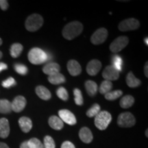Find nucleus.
Returning a JSON list of instances; mask_svg holds the SVG:
<instances>
[{"label":"nucleus","mask_w":148,"mask_h":148,"mask_svg":"<svg viewBox=\"0 0 148 148\" xmlns=\"http://www.w3.org/2000/svg\"><path fill=\"white\" fill-rule=\"evenodd\" d=\"M83 31V25L80 22L75 21L68 23L62 29V36L67 40H73L78 36Z\"/></svg>","instance_id":"nucleus-1"},{"label":"nucleus","mask_w":148,"mask_h":148,"mask_svg":"<svg viewBox=\"0 0 148 148\" xmlns=\"http://www.w3.org/2000/svg\"><path fill=\"white\" fill-rule=\"evenodd\" d=\"M28 60L33 64H40L48 60V56L42 49L38 47L31 49L28 52Z\"/></svg>","instance_id":"nucleus-2"},{"label":"nucleus","mask_w":148,"mask_h":148,"mask_svg":"<svg viewBox=\"0 0 148 148\" xmlns=\"http://www.w3.org/2000/svg\"><path fill=\"white\" fill-rule=\"evenodd\" d=\"M43 18L38 14H32L25 21V28L29 32H36L42 26Z\"/></svg>","instance_id":"nucleus-3"},{"label":"nucleus","mask_w":148,"mask_h":148,"mask_svg":"<svg viewBox=\"0 0 148 148\" xmlns=\"http://www.w3.org/2000/svg\"><path fill=\"white\" fill-rule=\"evenodd\" d=\"M112 120V116L108 111H100L95 116V125L100 130L107 128Z\"/></svg>","instance_id":"nucleus-4"},{"label":"nucleus","mask_w":148,"mask_h":148,"mask_svg":"<svg viewBox=\"0 0 148 148\" xmlns=\"http://www.w3.org/2000/svg\"><path fill=\"white\" fill-rule=\"evenodd\" d=\"M134 116L129 112L121 113L117 118V124L121 127H130L135 125Z\"/></svg>","instance_id":"nucleus-5"},{"label":"nucleus","mask_w":148,"mask_h":148,"mask_svg":"<svg viewBox=\"0 0 148 148\" xmlns=\"http://www.w3.org/2000/svg\"><path fill=\"white\" fill-rule=\"evenodd\" d=\"M140 26V23L136 18H130L122 21L119 23L118 28L121 32H127V31L134 30L138 28Z\"/></svg>","instance_id":"nucleus-6"},{"label":"nucleus","mask_w":148,"mask_h":148,"mask_svg":"<svg viewBox=\"0 0 148 148\" xmlns=\"http://www.w3.org/2000/svg\"><path fill=\"white\" fill-rule=\"evenodd\" d=\"M129 43V39L127 36H121L116 38L115 40L111 42L110 45V49L112 52L117 53L121 51L122 49L127 45Z\"/></svg>","instance_id":"nucleus-7"},{"label":"nucleus","mask_w":148,"mask_h":148,"mask_svg":"<svg viewBox=\"0 0 148 148\" xmlns=\"http://www.w3.org/2000/svg\"><path fill=\"white\" fill-rule=\"evenodd\" d=\"M108 38V30L106 28H99L97 29L90 37V42L94 45H100Z\"/></svg>","instance_id":"nucleus-8"},{"label":"nucleus","mask_w":148,"mask_h":148,"mask_svg":"<svg viewBox=\"0 0 148 148\" xmlns=\"http://www.w3.org/2000/svg\"><path fill=\"white\" fill-rule=\"evenodd\" d=\"M102 76L105 80H108L110 82L116 80L119 77V71H117L112 65H108L106 66V68L103 71Z\"/></svg>","instance_id":"nucleus-9"},{"label":"nucleus","mask_w":148,"mask_h":148,"mask_svg":"<svg viewBox=\"0 0 148 148\" xmlns=\"http://www.w3.org/2000/svg\"><path fill=\"white\" fill-rule=\"evenodd\" d=\"M58 114L60 119L62 120V121L65 122L67 124L71 125L76 124V118H75V115H74L71 111H69V110L62 109V110H59Z\"/></svg>","instance_id":"nucleus-10"},{"label":"nucleus","mask_w":148,"mask_h":148,"mask_svg":"<svg viewBox=\"0 0 148 148\" xmlns=\"http://www.w3.org/2000/svg\"><path fill=\"white\" fill-rule=\"evenodd\" d=\"M26 99L22 95H18L14 98L11 102V106H12V110L15 112H20L25 108L26 106Z\"/></svg>","instance_id":"nucleus-11"},{"label":"nucleus","mask_w":148,"mask_h":148,"mask_svg":"<svg viewBox=\"0 0 148 148\" xmlns=\"http://www.w3.org/2000/svg\"><path fill=\"white\" fill-rule=\"evenodd\" d=\"M101 66L102 64L100 61L94 59V60H90L86 66V72L88 75H91V76H95L100 71Z\"/></svg>","instance_id":"nucleus-12"},{"label":"nucleus","mask_w":148,"mask_h":148,"mask_svg":"<svg viewBox=\"0 0 148 148\" xmlns=\"http://www.w3.org/2000/svg\"><path fill=\"white\" fill-rule=\"evenodd\" d=\"M67 70L72 76H77L82 72V67L77 61L70 60L67 62Z\"/></svg>","instance_id":"nucleus-13"},{"label":"nucleus","mask_w":148,"mask_h":148,"mask_svg":"<svg viewBox=\"0 0 148 148\" xmlns=\"http://www.w3.org/2000/svg\"><path fill=\"white\" fill-rule=\"evenodd\" d=\"M79 137L81 140L85 143H90L93 138L91 131L86 127L81 128L79 132Z\"/></svg>","instance_id":"nucleus-14"},{"label":"nucleus","mask_w":148,"mask_h":148,"mask_svg":"<svg viewBox=\"0 0 148 148\" xmlns=\"http://www.w3.org/2000/svg\"><path fill=\"white\" fill-rule=\"evenodd\" d=\"M10 134V125L8 120L5 118L0 119V137L5 138Z\"/></svg>","instance_id":"nucleus-15"},{"label":"nucleus","mask_w":148,"mask_h":148,"mask_svg":"<svg viewBox=\"0 0 148 148\" xmlns=\"http://www.w3.org/2000/svg\"><path fill=\"white\" fill-rule=\"evenodd\" d=\"M18 125L23 132L27 133L32 127V120L27 116H22L18 120Z\"/></svg>","instance_id":"nucleus-16"},{"label":"nucleus","mask_w":148,"mask_h":148,"mask_svg":"<svg viewBox=\"0 0 148 148\" xmlns=\"http://www.w3.org/2000/svg\"><path fill=\"white\" fill-rule=\"evenodd\" d=\"M60 70V66L56 62H49L44 66L42 68V71L44 73L47 74L48 75H53V74L59 73Z\"/></svg>","instance_id":"nucleus-17"},{"label":"nucleus","mask_w":148,"mask_h":148,"mask_svg":"<svg viewBox=\"0 0 148 148\" xmlns=\"http://www.w3.org/2000/svg\"><path fill=\"white\" fill-rule=\"evenodd\" d=\"M36 95L42 100H49L51 97V92L43 86H38L35 89Z\"/></svg>","instance_id":"nucleus-18"},{"label":"nucleus","mask_w":148,"mask_h":148,"mask_svg":"<svg viewBox=\"0 0 148 148\" xmlns=\"http://www.w3.org/2000/svg\"><path fill=\"white\" fill-rule=\"evenodd\" d=\"M49 125L51 128L56 130H60L64 126L63 121L57 116H51L49 119Z\"/></svg>","instance_id":"nucleus-19"},{"label":"nucleus","mask_w":148,"mask_h":148,"mask_svg":"<svg viewBox=\"0 0 148 148\" xmlns=\"http://www.w3.org/2000/svg\"><path fill=\"white\" fill-rule=\"evenodd\" d=\"M127 85L130 88H136L140 86V81L139 79L134 76L132 71L129 72L126 77Z\"/></svg>","instance_id":"nucleus-20"},{"label":"nucleus","mask_w":148,"mask_h":148,"mask_svg":"<svg viewBox=\"0 0 148 148\" xmlns=\"http://www.w3.org/2000/svg\"><path fill=\"white\" fill-rule=\"evenodd\" d=\"M84 85L85 88H86V90L88 95L92 97V96L96 95L98 89L97 83L92 80H87L85 82Z\"/></svg>","instance_id":"nucleus-21"},{"label":"nucleus","mask_w":148,"mask_h":148,"mask_svg":"<svg viewBox=\"0 0 148 148\" xmlns=\"http://www.w3.org/2000/svg\"><path fill=\"white\" fill-rule=\"evenodd\" d=\"M48 80L52 84H60L65 82V77L62 75V73H59L53 74V75H49L48 77Z\"/></svg>","instance_id":"nucleus-22"},{"label":"nucleus","mask_w":148,"mask_h":148,"mask_svg":"<svg viewBox=\"0 0 148 148\" xmlns=\"http://www.w3.org/2000/svg\"><path fill=\"white\" fill-rule=\"evenodd\" d=\"M134 103V98L130 95L123 96L120 100V106L123 108H128L132 106Z\"/></svg>","instance_id":"nucleus-23"},{"label":"nucleus","mask_w":148,"mask_h":148,"mask_svg":"<svg viewBox=\"0 0 148 148\" xmlns=\"http://www.w3.org/2000/svg\"><path fill=\"white\" fill-rule=\"evenodd\" d=\"M23 49V47L20 43H14L11 45L10 52L12 58H17L21 55Z\"/></svg>","instance_id":"nucleus-24"},{"label":"nucleus","mask_w":148,"mask_h":148,"mask_svg":"<svg viewBox=\"0 0 148 148\" xmlns=\"http://www.w3.org/2000/svg\"><path fill=\"white\" fill-rule=\"evenodd\" d=\"M12 111L11 102L7 99H0V112L8 114Z\"/></svg>","instance_id":"nucleus-25"},{"label":"nucleus","mask_w":148,"mask_h":148,"mask_svg":"<svg viewBox=\"0 0 148 148\" xmlns=\"http://www.w3.org/2000/svg\"><path fill=\"white\" fill-rule=\"evenodd\" d=\"M112 88V83L110 81L104 80L101 83L99 86V92L102 95H106L108 92L111 91Z\"/></svg>","instance_id":"nucleus-26"},{"label":"nucleus","mask_w":148,"mask_h":148,"mask_svg":"<svg viewBox=\"0 0 148 148\" xmlns=\"http://www.w3.org/2000/svg\"><path fill=\"white\" fill-rule=\"evenodd\" d=\"M123 95V92L121 90H111V91L108 92L106 93L105 96V99L108 101H112L115 100V99H118L119 97Z\"/></svg>","instance_id":"nucleus-27"},{"label":"nucleus","mask_w":148,"mask_h":148,"mask_svg":"<svg viewBox=\"0 0 148 148\" xmlns=\"http://www.w3.org/2000/svg\"><path fill=\"white\" fill-rule=\"evenodd\" d=\"M112 66L117 70V71H121L122 70V65H123V60L119 56L116 55L114 56L112 59Z\"/></svg>","instance_id":"nucleus-28"},{"label":"nucleus","mask_w":148,"mask_h":148,"mask_svg":"<svg viewBox=\"0 0 148 148\" xmlns=\"http://www.w3.org/2000/svg\"><path fill=\"white\" fill-rule=\"evenodd\" d=\"M73 95H74V101L75 103H76L78 106H82L84 103V100H83L82 94L81 90L78 89V88H75L73 90Z\"/></svg>","instance_id":"nucleus-29"},{"label":"nucleus","mask_w":148,"mask_h":148,"mask_svg":"<svg viewBox=\"0 0 148 148\" xmlns=\"http://www.w3.org/2000/svg\"><path fill=\"white\" fill-rule=\"evenodd\" d=\"M100 106L97 103H95L86 112V115L88 117H94L100 112Z\"/></svg>","instance_id":"nucleus-30"},{"label":"nucleus","mask_w":148,"mask_h":148,"mask_svg":"<svg viewBox=\"0 0 148 148\" xmlns=\"http://www.w3.org/2000/svg\"><path fill=\"white\" fill-rule=\"evenodd\" d=\"M56 95L60 99L63 101H67L69 99V94L65 88L60 86L56 90Z\"/></svg>","instance_id":"nucleus-31"},{"label":"nucleus","mask_w":148,"mask_h":148,"mask_svg":"<svg viewBox=\"0 0 148 148\" xmlns=\"http://www.w3.org/2000/svg\"><path fill=\"white\" fill-rule=\"evenodd\" d=\"M14 70H15L16 73L22 75H25L27 73V71H28V69H27V67L25 65H24L23 64L20 63H16L14 64Z\"/></svg>","instance_id":"nucleus-32"},{"label":"nucleus","mask_w":148,"mask_h":148,"mask_svg":"<svg viewBox=\"0 0 148 148\" xmlns=\"http://www.w3.org/2000/svg\"><path fill=\"white\" fill-rule=\"evenodd\" d=\"M27 141H28L29 148H44L42 143L38 138H32Z\"/></svg>","instance_id":"nucleus-33"},{"label":"nucleus","mask_w":148,"mask_h":148,"mask_svg":"<svg viewBox=\"0 0 148 148\" xmlns=\"http://www.w3.org/2000/svg\"><path fill=\"white\" fill-rule=\"evenodd\" d=\"M44 148H56L54 140L50 136H46L44 138Z\"/></svg>","instance_id":"nucleus-34"},{"label":"nucleus","mask_w":148,"mask_h":148,"mask_svg":"<svg viewBox=\"0 0 148 148\" xmlns=\"http://www.w3.org/2000/svg\"><path fill=\"white\" fill-rule=\"evenodd\" d=\"M1 84H2L3 87L4 88H10L12 87V86H14V85H16L15 79H14L13 77H8V79H5L4 81H3L2 83H1Z\"/></svg>","instance_id":"nucleus-35"},{"label":"nucleus","mask_w":148,"mask_h":148,"mask_svg":"<svg viewBox=\"0 0 148 148\" xmlns=\"http://www.w3.org/2000/svg\"><path fill=\"white\" fill-rule=\"evenodd\" d=\"M0 8L2 10H6L8 8V2L6 0H0Z\"/></svg>","instance_id":"nucleus-36"},{"label":"nucleus","mask_w":148,"mask_h":148,"mask_svg":"<svg viewBox=\"0 0 148 148\" xmlns=\"http://www.w3.org/2000/svg\"><path fill=\"white\" fill-rule=\"evenodd\" d=\"M61 148H75V147L71 142L66 140V141H64V143L62 144Z\"/></svg>","instance_id":"nucleus-37"},{"label":"nucleus","mask_w":148,"mask_h":148,"mask_svg":"<svg viewBox=\"0 0 148 148\" xmlns=\"http://www.w3.org/2000/svg\"><path fill=\"white\" fill-rule=\"evenodd\" d=\"M8 69V65L4 62H0V73L3 70H6Z\"/></svg>","instance_id":"nucleus-38"},{"label":"nucleus","mask_w":148,"mask_h":148,"mask_svg":"<svg viewBox=\"0 0 148 148\" xmlns=\"http://www.w3.org/2000/svg\"><path fill=\"white\" fill-rule=\"evenodd\" d=\"M20 148H29L28 141L26 140V141L23 142V143L21 144V145H20Z\"/></svg>","instance_id":"nucleus-39"},{"label":"nucleus","mask_w":148,"mask_h":148,"mask_svg":"<svg viewBox=\"0 0 148 148\" xmlns=\"http://www.w3.org/2000/svg\"><path fill=\"white\" fill-rule=\"evenodd\" d=\"M144 73L146 77H148V62H146L145 66H144Z\"/></svg>","instance_id":"nucleus-40"},{"label":"nucleus","mask_w":148,"mask_h":148,"mask_svg":"<svg viewBox=\"0 0 148 148\" xmlns=\"http://www.w3.org/2000/svg\"><path fill=\"white\" fill-rule=\"evenodd\" d=\"M0 148H9V147L7 145V144L0 142Z\"/></svg>","instance_id":"nucleus-41"},{"label":"nucleus","mask_w":148,"mask_h":148,"mask_svg":"<svg viewBox=\"0 0 148 148\" xmlns=\"http://www.w3.org/2000/svg\"><path fill=\"white\" fill-rule=\"evenodd\" d=\"M144 40H145V43L146 44V45H148V38L147 37H146Z\"/></svg>","instance_id":"nucleus-42"},{"label":"nucleus","mask_w":148,"mask_h":148,"mask_svg":"<svg viewBox=\"0 0 148 148\" xmlns=\"http://www.w3.org/2000/svg\"><path fill=\"white\" fill-rule=\"evenodd\" d=\"M2 56H3V53H2V52H1V51H0V59L1 58V57H2Z\"/></svg>","instance_id":"nucleus-43"},{"label":"nucleus","mask_w":148,"mask_h":148,"mask_svg":"<svg viewBox=\"0 0 148 148\" xmlns=\"http://www.w3.org/2000/svg\"><path fill=\"white\" fill-rule=\"evenodd\" d=\"M2 42H3L2 40H1V38H0V45H1V44H2Z\"/></svg>","instance_id":"nucleus-44"},{"label":"nucleus","mask_w":148,"mask_h":148,"mask_svg":"<svg viewBox=\"0 0 148 148\" xmlns=\"http://www.w3.org/2000/svg\"><path fill=\"white\" fill-rule=\"evenodd\" d=\"M147 132H148V130H146V132H145L146 136H147V137H148V135H147Z\"/></svg>","instance_id":"nucleus-45"}]
</instances>
